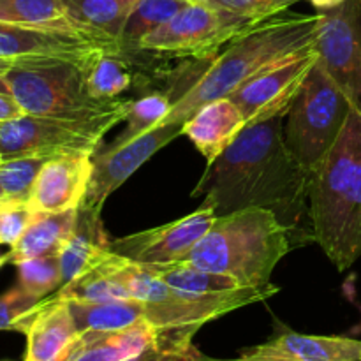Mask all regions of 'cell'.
<instances>
[{"label": "cell", "instance_id": "6da1fadb", "mask_svg": "<svg viewBox=\"0 0 361 361\" xmlns=\"http://www.w3.org/2000/svg\"><path fill=\"white\" fill-rule=\"evenodd\" d=\"M284 116L247 126L231 147L208 164L194 196H204L203 203L214 208L217 217L245 208L271 212L293 240L303 243L310 236L302 229L303 219L310 222V173L286 147Z\"/></svg>", "mask_w": 361, "mask_h": 361}, {"label": "cell", "instance_id": "7a4b0ae2", "mask_svg": "<svg viewBox=\"0 0 361 361\" xmlns=\"http://www.w3.org/2000/svg\"><path fill=\"white\" fill-rule=\"evenodd\" d=\"M316 25L317 14H277L254 25L214 56L210 67L173 102L162 123H185L207 102L231 97L270 67L314 49Z\"/></svg>", "mask_w": 361, "mask_h": 361}, {"label": "cell", "instance_id": "3957f363", "mask_svg": "<svg viewBox=\"0 0 361 361\" xmlns=\"http://www.w3.org/2000/svg\"><path fill=\"white\" fill-rule=\"evenodd\" d=\"M314 242L344 271L361 257V113L353 108L323 164L310 173Z\"/></svg>", "mask_w": 361, "mask_h": 361}, {"label": "cell", "instance_id": "277c9868", "mask_svg": "<svg viewBox=\"0 0 361 361\" xmlns=\"http://www.w3.org/2000/svg\"><path fill=\"white\" fill-rule=\"evenodd\" d=\"M295 245L275 214L245 208L219 215L207 235L180 263L228 275L242 288L270 284L271 274Z\"/></svg>", "mask_w": 361, "mask_h": 361}, {"label": "cell", "instance_id": "5b68a950", "mask_svg": "<svg viewBox=\"0 0 361 361\" xmlns=\"http://www.w3.org/2000/svg\"><path fill=\"white\" fill-rule=\"evenodd\" d=\"M25 115L85 123L126 120L133 101L97 99L88 92L85 67L67 60L16 59L2 76Z\"/></svg>", "mask_w": 361, "mask_h": 361}, {"label": "cell", "instance_id": "8992f818", "mask_svg": "<svg viewBox=\"0 0 361 361\" xmlns=\"http://www.w3.org/2000/svg\"><path fill=\"white\" fill-rule=\"evenodd\" d=\"M116 277L129 289L133 300L143 303L145 321L155 328H201L208 321L217 319L250 303L263 302L279 293V288L274 284L240 288L214 295L180 291L155 277L147 267L126 257L120 261Z\"/></svg>", "mask_w": 361, "mask_h": 361}, {"label": "cell", "instance_id": "52a82bcc", "mask_svg": "<svg viewBox=\"0 0 361 361\" xmlns=\"http://www.w3.org/2000/svg\"><path fill=\"white\" fill-rule=\"evenodd\" d=\"M353 102L317 62L307 74L288 113L284 143L305 171L314 173L344 130Z\"/></svg>", "mask_w": 361, "mask_h": 361}, {"label": "cell", "instance_id": "ba28073f", "mask_svg": "<svg viewBox=\"0 0 361 361\" xmlns=\"http://www.w3.org/2000/svg\"><path fill=\"white\" fill-rule=\"evenodd\" d=\"M257 23L261 21L189 2L168 23L145 37L140 44V51L166 56L212 59L222 46L235 41Z\"/></svg>", "mask_w": 361, "mask_h": 361}, {"label": "cell", "instance_id": "9c48e42d", "mask_svg": "<svg viewBox=\"0 0 361 361\" xmlns=\"http://www.w3.org/2000/svg\"><path fill=\"white\" fill-rule=\"evenodd\" d=\"M111 127L109 123L67 122L23 115L0 123L2 161L16 157L51 159L66 154L94 155Z\"/></svg>", "mask_w": 361, "mask_h": 361}, {"label": "cell", "instance_id": "30bf717a", "mask_svg": "<svg viewBox=\"0 0 361 361\" xmlns=\"http://www.w3.org/2000/svg\"><path fill=\"white\" fill-rule=\"evenodd\" d=\"M314 49L319 62L361 113V0L317 13Z\"/></svg>", "mask_w": 361, "mask_h": 361}, {"label": "cell", "instance_id": "8fae6325", "mask_svg": "<svg viewBox=\"0 0 361 361\" xmlns=\"http://www.w3.org/2000/svg\"><path fill=\"white\" fill-rule=\"evenodd\" d=\"M180 134H183V123H162L120 147H109L99 154L95 152L92 157L90 182L80 208L101 214L109 194L123 185L148 159Z\"/></svg>", "mask_w": 361, "mask_h": 361}, {"label": "cell", "instance_id": "7c38bea8", "mask_svg": "<svg viewBox=\"0 0 361 361\" xmlns=\"http://www.w3.org/2000/svg\"><path fill=\"white\" fill-rule=\"evenodd\" d=\"M215 219L214 208L203 203L200 210L180 221L109 240V250L140 264L180 263L207 235Z\"/></svg>", "mask_w": 361, "mask_h": 361}, {"label": "cell", "instance_id": "4fadbf2b", "mask_svg": "<svg viewBox=\"0 0 361 361\" xmlns=\"http://www.w3.org/2000/svg\"><path fill=\"white\" fill-rule=\"evenodd\" d=\"M316 49L291 56L261 73L231 95L247 126L264 122L277 115H288L307 74L317 62Z\"/></svg>", "mask_w": 361, "mask_h": 361}, {"label": "cell", "instance_id": "5bb4252c", "mask_svg": "<svg viewBox=\"0 0 361 361\" xmlns=\"http://www.w3.org/2000/svg\"><path fill=\"white\" fill-rule=\"evenodd\" d=\"M104 49L116 51L106 42L78 32L0 21V59H53L87 67Z\"/></svg>", "mask_w": 361, "mask_h": 361}, {"label": "cell", "instance_id": "9a60e30c", "mask_svg": "<svg viewBox=\"0 0 361 361\" xmlns=\"http://www.w3.org/2000/svg\"><path fill=\"white\" fill-rule=\"evenodd\" d=\"M88 154H66L48 159L39 171L28 207L34 212L76 210L83 203L92 175Z\"/></svg>", "mask_w": 361, "mask_h": 361}, {"label": "cell", "instance_id": "2e32d148", "mask_svg": "<svg viewBox=\"0 0 361 361\" xmlns=\"http://www.w3.org/2000/svg\"><path fill=\"white\" fill-rule=\"evenodd\" d=\"M242 361H361V341L284 331L264 344L245 349Z\"/></svg>", "mask_w": 361, "mask_h": 361}, {"label": "cell", "instance_id": "e0dca14e", "mask_svg": "<svg viewBox=\"0 0 361 361\" xmlns=\"http://www.w3.org/2000/svg\"><path fill=\"white\" fill-rule=\"evenodd\" d=\"M245 127L247 122L240 108L226 97L201 106L183 123V134L210 164L231 147Z\"/></svg>", "mask_w": 361, "mask_h": 361}, {"label": "cell", "instance_id": "ac0fdd59", "mask_svg": "<svg viewBox=\"0 0 361 361\" xmlns=\"http://www.w3.org/2000/svg\"><path fill=\"white\" fill-rule=\"evenodd\" d=\"M27 361H60L71 348L80 330L67 302L48 298L41 303L28 323Z\"/></svg>", "mask_w": 361, "mask_h": 361}, {"label": "cell", "instance_id": "d6986e66", "mask_svg": "<svg viewBox=\"0 0 361 361\" xmlns=\"http://www.w3.org/2000/svg\"><path fill=\"white\" fill-rule=\"evenodd\" d=\"M155 326L143 321L118 331H80L60 361H122L152 341Z\"/></svg>", "mask_w": 361, "mask_h": 361}, {"label": "cell", "instance_id": "ffe728a7", "mask_svg": "<svg viewBox=\"0 0 361 361\" xmlns=\"http://www.w3.org/2000/svg\"><path fill=\"white\" fill-rule=\"evenodd\" d=\"M108 250L109 240L102 228L101 214L80 208L74 231L59 250L62 286L94 267Z\"/></svg>", "mask_w": 361, "mask_h": 361}, {"label": "cell", "instance_id": "44dd1931", "mask_svg": "<svg viewBox=\"0 0 361 361\" xmlns=\"http://www.w3.org/2000/svg\"><path fill=\"white\" fill-rule=\"evenodd\" d=\"M66 16L80 30L101 39L118 51L123 25L133 11V0H60Z\"/></svg>", "mask_w": 361, "mask_h": 361}, {"label": "cell", "instance_id": "7402d4cb", "mask_svg": "<svg viewBox=\"0 0 361 361\" xmlns=\"http://www.w3.org/2000/svg\"><path fill=\"white\" fill-rule=\"evenodd\" d=\"M78 210L80 208L66 212H35L21 238L11 247V263L16 264L32 257L59 254L74 231Z\"/></svg>", "mask_w": 361, "mask_h": 361}, {"label": "cell", "instance_id": "603a6c76", "mask_svg": "<svg viewBox=\"0 0 361 361\" xmlns=\"http://www.w3.org/2000/svg\"><path fill=\"white\" fill-rule=\"evenodd\" d=\"M122 256L108 250L94 267L63 284L53 298L62 302H113L133 300L129 289L118 281L116 270Z\"/></svg>", "mask_w": 361, "mask_h": 361}, {"label": "cell", "instance_id": "cb8c5ba5", "mask_svg": "<svg viewBox=\"0 0 361 361\" xmlns=\"http://www.w3.org/2000/svg\"><path fill=\"white\" fill-rule=\"evenodd\" d=\"M67 303L80 331H118L145 321V305L137 300Z\"/></svg>", "mask_w": 361, "mask_h": 361}, {"label": "cell", "instance_id": "d4e9b609", "mask_svg": "<svg viewBox=\"0 0 361 361\" xmlns=\"http://www.w3.org/2000/svg\"><path fill=\"white\" fill-rule=\"evenodd\" d=\"M187 4L189 0H137L120 35V48L123 55L126 51H140V44L145 37L168 23Z\"/></svg>", "mask_w": 361, "mask_h": 361}, {"label": "cell", "instance_id": "484cf974", "mask_svg": "<svg viewBox=\"0 0 361 361\" xmlns=\"http://www.w3.org/2000/svg\"><path fill=\"white\" fill-rule=\"evenodd\" d=\"M0 21L2 23L56 28V30L78 32V34L90 35L71 23L60 0H0ZM90 37H94V35H90Z\"/></svg>", "mask_w": 361, "mask_h": 361}, {"label": "cell", "instance_id": "4316f807", "mask_svg": "<svg viewBox=\"0 0 361 361\" xmlns=\"http://www.w3.org/2000/svg\"><path fill=\"white\" fill-rule=\"evenodd\" d=\"M162 282L180 291L196 293V295H214V293H229L240 289L238 281L228 275L203 270L189 263L173 264H143Z\"/></svg>", "mask_w": 361, "mask_h": 361}, {"label": "cell", "instance_id": "83f0119b", "mask_svg": "<svg viewBox=\"0 0 361 361\" xmlns=\"http://www.w3.org/2000/svg\"><path fill=\"white\" fill-rule=\"evenodd\" d=\"M197 330V326L155 328L152 341L122 361H204L192 342Z\"/></svg>", "mask_w": 361, "mask_h": 361}, {"label": "cell", "instance_id": "f1b7e54d", "mask_svg": "<svg viewBox=\"0 0 361 361\" xmlns=\"http://www.w3.org/2000/svg\"><path fill=\"white\" fill-rule=\"evenodd\" d=\"M85 76H87L88 92L94 97L104 101L116 99L133 85V74L123 53L109 51V49L99 53L85 67Z\"/></svg>", "mask_w": 361, "mask_h": 361}, {"label": "cell", "instance_id": "f546056e", "mask_svg": "<svg viewBox=\"0 0 361 361\" xmlns=\"http://www.w3.org/2000/svg\"><path fill=\"white\" fill-rule=\"evenodd\" d=\"M46 157H16L0 162V190L6 207L27 204Z\"/></svg>", "mask_w": 361, "mask_h": 361}, {"label": "cell", "instance_id": "4dcf8cb0", "mask_svg": "<svg viewBox=\"0 0 361 361\" xmlns=\"http://www.w3.org/2000/svg\"><path fill=\"white\" fill-rule=\"evenodd\" d=\"M171 108L173 102L169 101L168 95L162 94H150L137 99V101H133L126 116V130L116 137L111 147H120V145L159 127L169 115Z\"/></svg>", "mask_w": 361, "mask_h": 361}, {"label": "cell", "instance_id": "1f68e13d", "mask_svg": "<svg viewBox=\"0 0 361 361\" xmlns=\"http://www.w3.org/2000/svg\"><path fill=\"white\" fill-rule=\"evenodd\" d=\"M16 268L18 286L35 298L44 300L49 293L62 288L59 254L20 261L16 263Z\"/></svg>", "mask_w": 361, "mask_h": 361}, {"label": "cell", "instance_id": "d6a6232c", "mask_svg": "<svg viewBox=\"0 0 361 361\" xmlns=\"http://www.w3.org/2000/svg\"><path fill=\"white\" fill-rule=\"evenodd\" d=\"M44 300L28 295L20 286L4 293L0 296V330H16L25 334L28 323Z\"/></svg>", "mask_w": 361, "mask_h": 361}, {"label": "cell", "instance_id": "836d02e7", "mask_svg": "<svg viewBox=\"0 0 361 361\" xmlns=\"http://www.w3.org/2000/svg\"><path fill=\"white\" fill-rule=\"evenodd\" d=\"M189 2L236 14L247 20L264 21L284 13L300 0H189Z\"/></svg>", "mask_w": 361, "mask_h": 361}, {"label": "cell", "instance_id": "e575fe53", "mask_svg": "<svg viewBox=\"0 0 361 361\" xmlns=\"http://www.w3.org/2000/svg\"><path fill=\"white\" fill-rule=\"evenodd\" d=\"M34 210L28 204H11L0 208V243L13 247L34 219Z\"/></svg>", "mask_w": 361, "mask_h": 361}, {"label": "cell", "instance_id": "d590c367", "mask_svg": "<svg viewBox=\"0 0 361 361\" xmlns=\"http://www.w3.org/2000/svg\"><path fill=\"white\" fill-rule=\"evenodd\" d=\"M23 115L25 111L21 109V106L18 104L16 99L13 97V94L9 92L7 85L4 83L2 78H0V123L20 118V116Z\"/></svg>", "mask_w": 361, "mask_h": 361}, {"label": "cell", "instance_id": "8d00e7d4", "mask_svg": "<svg viewBox=\"0 0 361 361\" xmlns=\"http://www.w3.org/2000/svg\"><path fill=\"white\" fill-rule=\"evenodd\" d=\"M309 2L312 4L316 9L323 11V9H331V7L341 6V4L345 2V0H309Z\"/></svg>", "mask_w": 361, "mask_h": 361}, {"label": "cell", "instance_id": "74e56055", "mask_svg": "<svg viewBox=\"0 0 361 361\" xmlns=\"http://www.w3.org/2000/svg\"><path fill=\"white\" fill-rule=\"evenodd\" d=\"M13 63H14L13 59H0V78H2L11 67H13Z\"/></svg>", "mask_w": 361, "mask_h": 361}, {"label": "cell", "instance_id": "f35d334b", "mask_svg": "<svg viewBox=\"0 0 361 361\" xmlns=\"http://www.w3.org/2000/svg\"><path fill=\"white\" fill-rule=\"evenodd\" d=\"M9 259H11L9 252H0V267H2V264H6Z\"/></svg>", "mask_w": 361, "mask_h": 361}, {"label": "cell", "instance_id": "ab89813d", "mask_svg": "<svg viewBox=\"0 0 361 361\" xmlns=\"http://www.w3.org/2000/svg\"><path fill=\"white\" fill-rule=\"evenodd\" d=\"M360 310H361V305H360ZM353 334H361V323L358 324V326L353 328Z\"/></svg>", "mask_w": 361, "mask_h": 361}, {"label": "cell", "instance_id": "60d3db41", "mask_svg": "<svg viewBox=\"0 0 361 361\" xmlns=\"http://www.w3.org/2000/svg\"><path fill=\"white\" fill-rule=\"evenodd\" d=\"M6 204H4V200H2V190H0V208H4Z\"/></svg>", "mask_w": 361, "mask_h": 361}, {"label": "cell", "instance_id": "b9f144b4", "mask_svg": "<svg viewBox=\"0 0 361 361\" xmlns=\"http://www.w3.org/2000/svg\"><path fill=\"white\" fill-rule=\"evenodd\" d=\"M212 361H242V360H212Z\"/></svg>", "mask_w": 361, "mask_h": 361}, {"label": "cell", "instance_id": "7bdbcfd3", "mask_svg": "<svg viewBox=\"0 0 361 361\" xmlns=\"http://www.w3.org/2000/svg\"><path fill=\"white\" fill-rule=\"evenodd\" d=\"M0 162H2V152H0Z\"/></svg>", "mask_w": 361, "mask_h": 361}, {"label": "cell", "instance_id": "ee69618b", "mask_svg": "<svg viewBox=\"0 0 361 361\" xmlns=\"http://www.w3.org/2000/svg\"><path fill=\"white\" fill-rule=\"evenodd\" d=\"M133 2H137V0H133Z\"/></svg>", "mask_w": 361, "mask_h": 361}, {"label": "cell", "instance_id": "f6af8a7d", "mask_svg": "<svg viewBox=\"0 0 361 361\" xmlns=\"http://www.w3.org/2000/svg\"><path fill=\"white\" fill-rule=\"evenodd\" d=\"M25 361H27V360H25Z\"/></svg>", "mask_w": 361, "mask_h": 361}]
</instances>
